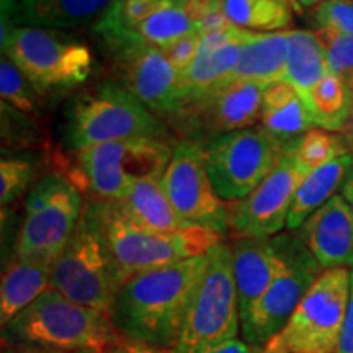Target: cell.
I'll return each mask as SVG.
<instances>
[{"instance_id":"10","label":"cell","mask_w":353,"mask_h":353,"mask_svg":"<svg viewBox=\"0 0 353 353\" xmlns=\"http://www.w3.org/2000/svg\"><path fill=\"white\" fill-rule=\"evenodd\" d=\"M278 270L252 314L241 324L244 342L262 348L285 327L322 268L304 242L293 234L272 237Z\"/></svg>"},{"instance_id":"12","label":"cell","mask_w":353,"mask_h":353,"mask_svg":"<svg viewBox=\"0 0 353 353\" xmlns=\"http://www.w3.org/2000/svg\"><path fill=\"white\" fill-rule=\"evenodd\" d=\"M172 154L161 138L110 141L79 151L77 169L97 200L120 201L138 180L164 175Z\"/></svg>"},{"instance_id":"36","label":"cell","mask_w":353,"mask_h":353,"mask_svg":"<svg viewBox=\"0 0 353 353\" xmlns=\"http://www.w3.org/2000/svg\"><path fill=\"white\" fill-rule=\"evenodd\" d=\"M200 34H190V37L176 39V41L169 44V46L161 48V50L167 57V61L172 64V68L179 74H182L195 61L198 50H200Z\"/></svg>"},{"instance_id":"4","label":"cell","mask_w":353,"mask_h":353,"mask_svg":"<svg viewBox=\"0 0 353 353\" xmlns=\"http://www.w3.org/2000/svg\"><path fill=\"white\" fill-rule=\"evenodd\" d=\"M2 52L41 99L82 85L94 68V56L85 43L59 30L17 26L8 20H2Z\"/></svg>"},{"instance_id":"43","label":"cell","mask_w":353,"mask_h":353,"mask_svg":"<svg viewBox=\"0 0 353 353\" xmlns=\"http://www.w3.org/2000/svg\"><path fill=\"white\" fill-rule=\"evenodd\" d=\"M19 0H2V17H7Z\"/></svg>"},{"instance_id":"17","label":"cell","mask_w":353,"mask_h":353,"mask_svg":"<svg viewBox=\"0 0 353 353\" xmlns=\"http://www.w3.org/2000/svg\"><path fill=\"white\" fill-rule=\"evenodd\" d=\"M298 237L321 268H353V213L342 195H334L299 228Z\"/></svg>"},{"instance_id":"39","label":"cell","mask_w":353,"mask_h":353,"mask_svg":"<svg viewBox=\"0 0 353 353\" xmlns=\"http://www.w3.org/2000/svg\"><path fill=\"white\" fill-rule=\"evenodd\" d=\"M110 353H172V352L157 350V348L141 345V343L121 341L120 343H117L113 348H110Z\"/></svg>"},{"instance_id":"7","label":"cell","mask_w":353,"mask_h":353,"mask_svg":"<svg viewBox=\"0 0 353 353\" xmlns=\"http://www.w3.org/2000/svg\"><path fill=\"white\" fill-rule=\"evenodd\" d=\"M241 314L229 245L223 242L208 250L185 317L182 334L172 353H206L239 335Z\"/></svg>"},{"instance_id":"28","label":"cell","mask_w":353,"mask_h":353,"mask_svg":"<svg viewBox=\"0 0 353 353\" xmlns=\"http://www.w3.org/2000/svg\"><path fill=\"white\" fill-rule=\"evenodd\" d=\"M228 19L257 33L280 32L293 20V0H223Z\"/></svg>"},{"instance_id":"32","label":"cell","mask_w":353,"mask_h":353,"mask_svg":"<svg viewBox=\"0 0 353 353\" xmlns=\"http://www.w3.org/2000/svg\"><path fill=\"white\" fill-rule=\"evenodd\" d=\"M322 50L325 52L327 72L341 76L353 90V34H337L316 30Z\"/></svg>"},{"instance_id":"19","label":"cell","mask_w":353,"mask_h":353,"mask_svg":"<svg viewBox=\"0 0 353 353\" xmlns=\"http://www.w3.org/2000/svg\"><path fill=\"white\" fill-rule=\"evenodd\" d=\"M229 252L241 324H244L273 281L278 270V254L272 237H237L229 245Z\"/></svg>"},{"instance_id":"3","label":"cell","mask_w":353,"mask_h":353,"mask_svg":"<svg viewBox=\"0 0 353 353\" xmlns=\"http://www.w3.org/2000/svg\"><path fill=\"white\" fill-rule=\"evenodd\" d=\"M120 285L139 273L206 254L221 234L192 226L179 232H154L131 223L114 201H90Z\"/></svg>"},{"instance_id":"5","label":"cell","mask_w":353,"mask_h":353,"mask_svg":"<svg viewBox=\"0 0 353 353\" xmlns=\"http://www.w3.org/2000/svg\"><path fill=\"white\" fill-rule=\"evenodd\" d=\"M161 123L126 87L101 82L70 100L63 138L72 152L95 144L131 138H159Z\"/></svg>"},{"instance_id":"34","label":"cell","mask_w":353,"mask_h":353,"mask_svg":"<svg viewBox=\"0 0 353 353\" xmlns=\"http://www.w3.org/2000/svg\"><path fill=\"white\" fill-rule=\"evenodd\" d=\"M317 30L337 34H353V0H324L312 8Z\"/></svg>"},{"instance_id":"6","label":"cell","mask_w":353,"mask_h":353,"mask_svg":"<svg viewBox=\"0 0 353 353\" xmlns=\"http://www.w3.org/2000/svg\"><path fill=\"white\" fill-rule=\"evenodd\" d=\"M112 257L90 203L51 272V288L81 306L108 314L120 290Z\"/></svg>"},{"instance_id":"14","label":"cell","mask_w":353,"mask_h":353,"mask_svg":"<svg viewBox=\"0 0 353 353\" xmlns=\"http://www.w3.org/2000/svg\"><path fill=\"white\" fill-rule=\"evenodd\" d=\"M162 180L167 196L183 223L219 234L228 231L229 210L214 192L201 144L193 141L176 144Z\"/></svg>"},{"instance_id":"37","label":"cell","mask_w":353,"mask_h":353,"mask_svg":"<svg viewBox=\"0 0 353 353\" xmlns=\"http://www.w3.org/2000/svg\"><path fill=\"white\" fill-rule=\"evenodd\" d=\"M335 353H353V270H352V283H350V298H348L345 317L339 337V345Z\"/></svg>"},{"instance_id":"44","label":"cell","mask_w":353,"mask_h":353,"mask_svg":"<svg viewBox=\"0 0 353 353\" xmlns=\"http://www.w3.org/2000/svg\"><path fill=\"white\" fill-rule=\"evenodd\" d=\"M347 130H348V138H350L352 144H353V112H352V118H350V123H348Z\"/></svg>"},{"instance_id":"41","label":"cell","mask_w":353,"mask_h":353,"mask_svg":"<svg viewBox=\"0 0 353 353\" xmlns=\"http://www.w3.org/2000/svg\"><path fill=\"white\" fill-rule=\"evenodd\" d=\"M342 196L345 198V201L348 203V206H350L353 213V169L342 185Z\"/></svg>"},{"instance_id":"35","label":"cell","mask_w":353,"mask_h":353,"mask_svg":"<svg viewBox=\"0 0 353 353\" xmlns=\"http://www.w3.org/2000/svg\"><path fill=\"white\" fill-rule=\"evenodd\" d=\"M37 118L17 112L15 108L2 103V138L3 144L15 148H28L37 145L39 141Z\"/></svg>"},{"instance_id":"42","label":"cell","mask_w":353,"mask_h":353,"mask_svg":"<svg viewBox=\"0 0 353 353\" xmlns=\"http://www.w3.org/2000/svg\"><path fill=\"white\" fill-rule=\"evenodd\" d=\"M321 2H324V0H293L294 8H296L298 12L306 10V8H314L319 6Z\"/></svg>"},{"instance_id":"23","label":"cell","mask_w":353,"mask_h":353,"mask_svg":"<svg viewBox=\"0 0 353 353\" xmlns=\"http://www.w3.org/2000/svg\"><path fill=\"white\" fill-rule=\"evenodd\" d=\"M52 262L13 257L0 285V324L2 327L51 288Z\"/></svg>"},{"instance_id":"20","label":"cell","mask_w":353,"mask_h":353,"mask_svg":"<svg viewBox=\"0 0 353 353\" xmlns=\"http://www.w3.org/2000/svg\"><path fill=\"white\" fill-rule=\"evenodd\" d=\"M114 0H19L2 20L17 26L72 30L97 21Z\"/></svg>"},{"instance_id":"40","label":"cell","mask_w":353,"mask_h":353,"mask_svg":"<svg viewBox=\"0 0 353 353\" xmlns=\"http://www.w3.org/2000/svg\"><path fill=\"white\" fill-rule=\"evenodd\" d=\"M107 350H48V348L32 347H3L2 353H103Z\"/></svg>"},{"instance_id":"24","label":"cell","mask_w":353,"mask_h":353,"mask_svg":"<svg viewBox=\"0 0 353 353\" xmlns=\"http://www.w3.org/2000/svg\"><path fill=\"white\" fill-rule=\"evenodd\" d=\"M288 32H250L242 43L241 57L231 79L270 85L285 79Z\"/></svg>"},{"instance_id":"16","label":"cell","mask_w":353,"mask_h":353,"mask_svg":"<svg viewBox=\"0 0 353 353\" xmlns=\"http://www.w3.org/2000/svg\"><path fill=\"white\" fill-rule=\"evenodd\" d=\"M123 83L139 101L154 112L174 117L182 108L180 74L172 68L161 48L132 44L113 52Z\"/></svg>"},{"instance_id":"31","label":"cell","mask_w":353,"mask_h":353,"mask_svg":"<svg viewBox=\"0 0 353 353\" xmlns=\"http://www.w3.org/2000/svg\"><path fill=\"white\" fill-rule=\"evenodd\" d=\"M0 95H2V103L15 108L17 112L32 118L39 117L41 97L25 77V74L6 54L2 56L0 63Z\"/></svg>"},{"instance_id":"29","label":"cell","mask_w":353,"mask_h":353,"mask_svg":"<svg viewBox=\"0 0 353 353\" xmlns=\"http://www.w3.org/2000/svg\"><path fill=\"white\" fill-rule=\"evenodd\" d=\"M132 33L141 43L164 48L180 38L198 34V25L180 6L179 0H174L169 6L162 7L152 17H149Z\"/></svg>"},{"instance_id":"8","label":"cell","mask_w":353,"mask_h":353,"mask_svg":"<svg viewBox=\"0 0 353 353\" xmlns=\"http://www.w3.org/2000/svg\"><path fill=\"white\" fill-rule=\"evenodd\" d=\"M352 272L324 270L283 329L257 353H335L350 298Z\"/></svg>"},{"instance_id":"21","label":"cell","mask_w":353,"mask_h":353,"mask_svg":"<svg viewBox=\"0 0 353 353\" xmlns=\"http://www.w3.org/2000/svg\"><path fill=\"white\" fill-rule=\"evenodd\" d=\"M162 176L151 175L138 180L123 200L114 203L131 223L148 231L179 232L192 228L175 213Z\"/></svg>"},{"instance_id":"30","label":"cell","mask_w":353,"mask_h":353,"mask_svg":"<svg viewBox=\"0 0 353 353\" xmlns=\"http://www.w3.org/2000/svg\"><path fill=\"white\" fill-rule=\"evenodd\" d=\"M291 154L298 165L311 174L321 169L322 165H327L329 162L350 152H348L347 139L343 136L312 128L294 143Z\"/></svg>"},{"instance_id":"13","label":"cell","mask_w":353,"mask_h":353,"mask_svg":"<svg viewBox=\"0 0 353 353\" xmlns=\"http://www.w3.org/2000/svg\"><path fill=\"white\" fill-rule=\"evenodd\" d=\"M267 85L252 81L226 79L187 101L170 117L185 141L206 144L228 132L250 128L260 118Z\"/></svg>"},{"instance_id":"38","label":"cell","mask_w":353,"mask_h":353,"mask_svg":"<svg viewBox=\"0 0 353 353\" xmlns=\"http://www.w3.org/2000/svg\"><path fill=\"white\" fill-rule=\"evenodd\" d=\"M257 352L259 348H254L247 342L239 341V339H234V341H229L226 343H221V345L211 348V350L206 353H257Z\"/></svg>"},{"instance_id":"33","label":"cell","mask_w":353,"mask_h":353,"mask_svg":"<svg viewBox=\"0 0 353 353\" xmlns=\"http://www.w3.org/2000/svg\"><path fill=\"white\" fill-rule=\"evenodd\" d=\"M34 176V162L28 157H3L0 162V201L12 205L28 190Z\"/></svg>"},{"instance_id":"9","label":"cell","mask_w":353,"mask_h":353,"mask_svg":"<svg viewBox=\"0 0 353 353\" xmlns=\"http://www.w3.org/2000/svg\"><path fill=\"white\" fill-rule=\"evenodd\" d=\"M293 144L281 143L262 128H245L213 139L203 148V156L214 192L223 201L244 200Z\"/></svg>"},{"instance_id":"26","label":"cell","mask_w":353,"mask_h":353,"mask_svg":"<svg viewBox=\"0 0 353 353\" xmlns=\"http://www.w3.org/2000/svg\"><path fill=\"white\" fill-rule=\"evenodd\" d=\"M327 74L325 52L314 32L290 30L288 59H286L285 79L301 95L307 105L309 95L317 82Z\"/></svg>"},{"instance_id":"25","label":"cell","mask_w":353,"mask_h":353,"mask_svg":"<svg viewBox=\"0 0 353 353\" xmlns=\"http://www.w3.org/2000/svg\"><path fill=\"white\" fill-rule=\"evenodd\" d=\"M353 169V156L347 154L335 161L322 165L321 169L311 172L303 183L299 185L294 200L291 203L286 228L296 231L304 224L309 216L316 213L322 205H325L342 187L345 179Z\"/></svg>"},{"instance_id":"27","label":"cell","mask_w":353,"mask_h":353,"mask_svg":"<svg viewBox=\"0 0 353 353\" xmlns=\"http://www.w3.org/2000/svg\"><path fill=\"white\" fill-rule=\"evenodd\" d=\"M307 108L316 126L327 131H343L353 112V90L341 76L327 72L309 95Z\"/></svg>"},{"instance_id":"22","label":"cell","mask_w":353,"mask_h":353,"mask_svg":"<svg viewBox=\"0 0 353 353\" xmlns=\"http://www.w3.org/2000/svg\"><path fill=\"white\" fill-rule=\"evenodd\" d=\"M260 123L263 131L285 144H293L316 126L301 95L286 81L265 88Z\"/></svg>"},{"instance_id":"15","label":"cell","mask_w":353,"mask_h":353,"mask_svg":"<svg viewBox=\"0 0 353 353\" xmlns=\"http://www.w3.org/2000/svg\"><path fill=\"white\" fill-rule=\"evenodd\" d=\"M291 149L249 196L229 210V229L237 237H273L286 228L291 203L309 175L294 161Z\"/></svg>"},{"instance_id":"18","label":"cell","mask_w":353,"mask_h":353,"mask_svg":"<svg viewBox=\"0 0 353 353\" xmlns=\"http://www.w3.org/2000/svg\"><path fill=\"white\" fill-rule=\"evenodd\" d=\"M249 30L232 26L224 32L201 37L200 50L190 68L180 74L182 107L196 99L216 83L231 79L241 57L242 43L249 37Z\"/></svg>"},{"instance_id":"45","label":"cell","mask_w":353,"mask_h":353,"mask_svg":"<svg viewBox=\"0 0 353 353\" xmlns=\"http://www.w3.org/2000/svg\"><path fill=\"white\" fill-rule=\"evenodd\" d=\"M103 353H110V350H107V352H103Z\"/></svg>"},{"instance_id":"11","label":"cell","mask_w":353,"mask_h":353,"mask_svg":"<svg viewBox=\"0 0 353 353\" xmlns=\"http://www.w3.org/2000/svg\"><path fill=\"white\" fill-rule=\"evenodd\" d=\"M83 210L79 188L61 174L43 176L25 200L15 257L56 262L76 231Z\"/></svg>"},{"instance_id":"2","label":"cell","mask_w":353,"mask_h":353,"mask_svg":"<svg viewBox=\"0 0 353 353\" xmlns=\"http://www.w3.org/2000/svg\"><path fill=\"white\" fill-rule=\"evenodd\" d=\"M121 339L110 316L50 288L2 327L3 347L110 350Z\"/></svg>"},{"instance_id":"1","label":"cell","mask_w":353,"mask_h":353,"mask_svg":"<svg viewBox=\"0 0 353 353\" xmlns=\"http://www.w3.org/2000/svg\"><path fill=\"white\" fill-rule=\"evenodd\" d=\"M206 262L208 252L125 281L108 312L121 341L174 350Z\"/></svg>"}]
</instances>
